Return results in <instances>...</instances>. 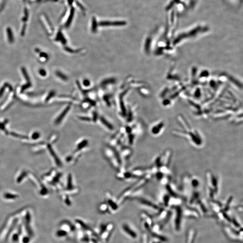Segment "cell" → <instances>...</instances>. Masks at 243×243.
Here are the masks:
<instances>
[{
    "label": "cell",
    "mask_w": 243,
    "mask_h": 243,
    "mask_svg": "<svg viewBox=\"0 0 243 243\" xmlns=\"http://www.w3.org/2000/svg\"><path fill=\"white\" fill-rule=\"evenodd\" d=\"M126 22L124 21H103L100 22L99 25L101 26H120L125 25Z\"/></svg>",
    "instance_id": "cell-1"
},
{
    "label": "cell",
    "mask_w": 243,
    "mask_h": 243,
    "mask_svg": "<svg viewBox=\"0 0 243 243\" xmlns=\"http://www.w3.org/2000/svg\"><path fill=\"white\" fill-rule=\"evenodd\" d=\"M122 228L124 232H125V233L129 237L133 238H135L136 237V233L132 229H131L132 228L129 225H128L127 224H124L123 225Z\"/></svg>",
    "instance_id": "cell-2"
},
{
    "label": "cell",
    "mask_w": 243,
    "mask_h": 243,
    "mask_svg": "<svg viewBox=\"0 0 243 243\" xmlns=\"http://www.w3.org/2000/svg\"><path fill=\"white\" fill-rule=\"evenodd\" d=\"M74 12H75V9H74V8H71V10H70V14H69V17L68 18L67 21L66 22L65 26L66 28L69 27V26L71 25V23H72V21H73V16H74Z\"/></svg>",
    "instance_id": "cell-3"
},
{
    "label": "cell",
    "mask_w": 243,
    "mask_h": 243,
    "mask_svg": "<svg viewBox=\"0 0 243 243\" xmlns=\"http://www.w3.org/2000/svg\"><path fill=\"white\" fill-rule=\"evenodd\" d=\"M69 109H70V107H69V106L68 107H67V108H66V109L64 110V111L61 113V114L58 117V118L57 119H56V121H55V122H56V123L57 124H59V123H60V122L62 121V120L64 118V117H65V116L66 113L69 112Z\"/></svg>",
    "instance_id": "cell-4"
},
{
    "label": "cell",
    "mask_w": 243,
    "mask_h": 243,
    "mask_svg": "<svg viewBox=\"0 0 243 243\" xmlns=\"http://www.w3.org/2000/svg\"><path fill=\"white\" fill-rule=\"evenodd\" d=\"M97 22L96 21V18L95 17H93L92 18L91 30L93 32L95 33L97 30Z\"/></svg>",
    "instance_id": "cell-5"
},
{
    "label": "cell",
    "mask_w": 243,
    "mask_h": 243,
    "mask_svg": "<svg viewBox=\"0 0 243 243\" xmlns=\"http://www.w3.org/2000/svg\"><path fill=\"white\" fill-rule=\"evenodd\" d=\"M49 149H50V152H51V155H52V156H53V157H54V160H55V162H56V163H57V164L58 165H59V166H60V165H61V163H60V161H59V159H58V158L57 157V155H56L54 153V151H53V149H51V147L50 146V147H49Z\"/></svg>",
    "instance_id": "cell-6"
},
{
    "label": "cell",
    "mask_w": 243,
    "mask_h": 243,
    "mask_svg": "<svg viewBox=\"0 0 243 243\" xmlns=\"http://www.w3.org/2000/svg\"><path fill=\"white\" fill-rule=\"evenodd\" d=\"M101 120L102 123L104 124L106 127H107L108 128H109V129H110V130H112L113 129V127L110 124H109L108 122H107V120H106L103 118H101Z\"/></svg>",
    "instance_id": "cell-7"
},
{
    "label": "cell",
    "mask_w": 243,
    "mask_h": 243,
    "mask_svg": "<svg viewBox=\"0 0 243 243\" xmlns=\"http://www.w3.org/2000/svg\"><path fill=\"white\" fill-rule=\"evenodd\" d=\"M7 34L9 41H10V42H12L14 41V37L11 30L10 29H7Z\"/></svg>",
    "instance_id": "cell-8"
},
{
    "label": "cell",
    "mask_w": 243,
    "mask_h": 243,
    "mask_svg": "<svg viewBox=\"0 0 243 243\" xmlns=\"http://www.w3.org/2000/svg\"><path fill=\"white\" fill-rule=\"evenodd\" d=\"M67 234V233L64 231H59L57 233V235L59 237L65 236Z\"/></svg>",
    "instance_id": "cell-9"
},
{
    "label": "cell",
    "mask_w": 243,
    "mask_h": 243,
    "mask_svg": "<svg viewBox=\"0 0 243 243\" xmlns=\"http://www.w3.org/2000/svg\"><path fill=\"white\" fill-rule=\"evenodd\" d=\"M56 74L60 78H61L63 80H66L67 79V77L65 75L63 74L62 73H60V72H57L56 73Z\"/></svg>",
    "instance_id": "cell-10"
},
{
    "label": "cell",
    "mask_w": 243,
    "mask_h": 243,
    "mask_svg": "<svg viewBox=\"0 0 243 243\" xmlns=\"http://www.w3.org/2000/svg\"><path fill=\"white\" fill-rule=\"evenodd\" d=\"M87 144V142L86 141L82 142V143H80L79 145H78V149H80L83 148L84 146H85V145H86Z\"/></svg>",
    "instance_id": "cell-11"
},
{
    "label": "cell",
    "mask_w": 243,
    "mask_h": 243,
    "mask_svg": "<svg viewBox=\"0 0 243 243\" xmlns=\"http://www.w3.org/2000/svg\"><path fill=\"white\" fill-rule=\"evenodd\" d=\"M68 188H71L72 187V178L71 176H69L68 178Z\"/></svg>",
    "instance_id": "cell-12"
},
{
    "label": "cell",
    "mask_w": 243,
    "mask_h": 243,
    "mask_svg": "<svg viewBox=\"0 0 243 243\" xmlns=\"http://www.w3.org/2000/svg\"><path fill=\"white\" fill-rule=\"evenodd\" d=\"M39 73H40V74H41V76H46V74H47L46 71H45L44 69H40V71H39Z\"/></svg>",
    "instance_id": "cell-13"
},
{
    "label": "cell",
    "mask_w": 243,
    "mask_h": 243,
    "mask_svg": "<svg viewBox=\"0 0 243 243\" xmlns=\"http://www.w3.org/2000/svg\"><path fill=\"white\" fill-rule=\"evenodd\" d=\"M5 197L6 198H15L16 197L14 195H10V194H7V195H5Z\"/></svg>",
    "instance_id": "cell-14"
},
{
    "label": "cell",
    "mask_w": 243,
    "mask_h": 243,
    "mask_svg": "<svg viewBox=\"0 0 243 243\" xmlns=\"http://www.w3.org/2000/svg\"><path fill=\"white\" fill-rule=\"evenodd\" d=\"M84 85H85V86H89V85H90V83H89V81H87V80H85V81H84Z\"/></svg>",
    "instance_id": "cell-15"
},
{
    "label": "cell",
    "mask_w": 243,
    "mask_h": 243,
    "mask_svg": "<svg viewBox=\"0 0 243 243\" xmlns=\"http://www.w3.org/2000/svg\"><path fill=\"white\" fill-rule=\"evenodd\" d=\"M29 241V239L28 238H25L24 239H23V242L24 243H28Z\"/></svg>",
    "instance_id": "cell-16"
},
{
    "label": "cell",
    "mask_w": 243,
    "mask_h": 243,
    "mask_svg": "<svg viewBox=\"0 0 243 243\" xmlns=\"http://www.w3.org/2000/svg\"><path fill=\"white\" fill-rule=\"evenodd\" d=\"M13 239L15 241H17L18 239V236L17 235H15L13 237Z\"/></svg>",
    "instance_id": "cell-17"
}]
</instances>
